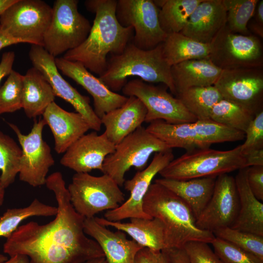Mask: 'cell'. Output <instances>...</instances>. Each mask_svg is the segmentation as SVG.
Returning a JSON list of instances; mask_svg holds the SVG:
<instances>
[{
	"instance_id": "obj_1",
	"label": "cell",
	"mask_w": 263,
	"mask_h": 263,
	"mask_svg": "<svg viewBox=\"0 0 263 263\" xmlns=\"http://www.w3.org/2000/svg\"><path fill=\"white\" fill-rule=\"evenodd\" d=\"M45 185L57 204L55 218L44 225L31 221L19 225L6 239L3 252L25 255L29 263H81L104 257L99 244L85 233V218L72 206L61 173L47 176Z\"/></svg>"
},
{
	"instance_id": "obj_2",
	"label": "cell",
	"mask_w": 263,
	"mask_h": 263,
	"mask_svg": "<svg viewBox=\"0 0 263 263\" xmlns=\"http://www.w3.org/2000/svg\"><path fill=\"white\" fill-rule=\"evenodd\" d=\"M116 0H89L87 10L95 14L90 32L77 48L65 53L63 57L82 64L90 72L101 75L106 70L109 54L121 53L132 41L133 29L124 27L115 16Z\"/></svg>"
},
{
	"instance_id": "obj_3",
	"label": "cell",
	"mask_w": 263,
	"mask_h": 263,
	"mask_svg": "<svg viewBox=\"0 0 263 263\" xmlns=\"http://www.w3.org/2000/svg\"><path fill=\"white\" fill-rule=\"evenodd\" d=\"M143 208L146 214L163 224L167 248H183L191 241L211 244L215 238L212 232L197 226L196 220L184 201L159 183L150 185Z\"/></svg>"
},
{
	"instance_id": "obj_4",
	"label": "cell",
	"mask_w": 263,
	"mask_h": 263,
	"mask_svg": "<svg viewBox=\"0 0 263 263\" xmlns=\"http://www.w3.org/2000/svg\"><path fill=\"white\" fill-rule=\"evenodd\" d=\"M169 65L163 54L162 43L155 48L144 50L129 43L118 55H111L104 72L99 78L113 92L122 90L130 76H138L150 83H161L175 95Z\"/></svg>"
},
{
	"instance_id": "obj_5",
	"label": "cell",
	"mask_w": 263,
	"mask_h": 263,
	"mask_svg": "<svg viewBox=\"0 0 263 263\" xmlns=\"http://www.w3.org/2000/svg\"><path fill=\"white\" fill-rule=\"evenodd\" d=\"M247 168L241 145L227 150L210 148L187 151L173 159L159 173L162 178L186 180L196 178L217 177Z\"/></svg>"
},
{
	"instance_id": "obj_6",
	"label": "cell",
	"mask_w": 263,
	"mask_h": 263,
	"mask_svg": "<svg viewBox=\"0 0 263 263\" xmlns=\"http://www.w3.org/2000/svg\"><path fill=\"white\" fill-rule=\"evenodd\" d=\"M67 189L74 209L85 218L116 209L125 202L119 186L107 174L95 176L89 173H75Z\"/></svg>"
},
{
	"instance_id": "obj_7",
	"label": "cell",
	"mask_w": 263,
	"mask_h": 263,
	"mask_svg": "<svg viewBox=\"0 0 263 263\" xmlns=\"http://www.w3.org/2000/svg\"><path fill=\"white\" fill-rule=\"evenodd\" d=\"M77 0L54 2L50 24L43 40V47L53 56L74 49L86 39L92 25L78 10Z\"/></svg>"
},
{
	"instance_id": "obj_8",
	"label": "cell",
	"mask_w": 263,
	"mask_h": 263,
	"mask_svg": "<svg viewBox=\"0 0 263 263\" xmlns=\"http://www.w3.org/2000/svg\"><path fill=\"white\" fill-rule=\"evenodd\" d=\"M170 150L172 149L141 126L115 145L114 152L104 160L102 172L122 187L125 174L131 167L141 170L152 153Z\"/></svg>"
},
{
	"instance_id": "obj_9",
	"label": "cell",
	"mask_w": 263,
	"mask_h": 263,
	"mask_svg": "<svg viewBox=\"0 0 263 263\" xmlns=\"http://www.w3.org/2000/svg\"><path fill=\"white\" fill-rule=\"evenodd\" d=\"M53 8L41 0H16L0 15L2 29L11 37L43 47Z\"/></svg>"
},
{
	"instance_id": "obj_10",
	"label": "cell",
	"mask_w": 263,
	"mask_h": 263,
	"mask_svg": "<svg viewBox=\"0 0 263 263\" xmlns=\"http://www.w3.org/2000/svg\"><path fill=\"white\" fill-rule=\"evenodd\" d=\"M209 47V59L222 70L263 67V45L257 36L234 33L225 25Z\"/></svg>"
},
{
	"instance_id": "obj_11",
	"label": "cell",
	"mask_w": 263,
	"mask_h": 263,
	"mask_svg": "<svg viewBox=\"0 0 263 263\" xmlns=\"http://www.w3.org/2000/svg\"><path fill=\"white\" fill-rule=\"evenodd\" d=\"M159 11L154 0H117L115 16L122 26L133 28L132 43L149 50L162 43L167 35L160 26Z\"/></svg>"
},
{
	"instance_id": "obj_12",
	"label": "cell",
	"mask_w": 263,
	"mask_h": 263,
	"mask_svg": "<svg viewBox=\"0 0 263 263\" xmlns=\"http://www.w3.org/2000/svg\"><path fill=\"white\" fill-rule=\"evenodd\" d=\"M167 88L148 83L140 79L128 81L122 89L125 96H135L145 106V122L162 120L170 124L192 123L197 118L181 101L169 93Z\"/></svg>"
},
{
	"instance_id": "obj_13",
	"label": "cell",
	"mask_w": 263,
	"mask_h": 263,
	"mask_svg": "<svg viewBox=\"0 0 263 263\" xmlns=\"http://www.w3.org/2000/svg\"><path fill=\"white\" fill-rule=\"evenodd\" d=\"M8 124L16 133L22 150L19 180L33 187L45 185L48 172L55 160L49 145L42 137L45 121L43 119L35 120L27 134H23L14 124Z\"/></svg>"
},
{
	"instance_id": "obj_14",
	"label": "cell",
	"mask_w": 263,
	"mask_h": 263,
	"mask_svg": "<svg viewBox=\"0 0 263 263\" xmlns=\"http://www.w3.org/2000/svg\"><path fill=\"white\" fill-rule=\"evenodd\" d=\"M29 56L33 67L50 84L55 95L69 103L84 117L90 129L99 131L102 126L101 119L91 106L89 97L80 94L63 78L56 65L55 58L42 46L35 44H32Z\"/></svg>"
},
{
	"instance_id": "obj_15",
	"label": "cell",
	"mask_w": 263,
	"mask_h": 263,
	"mask_svg": "<svg viewBox=\"0 0 263 263\" xmlns=\"http://www.w3.org/2000/svg\"><path fill=\"white\" fill-rule=\"evenodd\" d=\"M214 86L223 98L241 105L254 115L263 110V67L222 70Z\"/></svg>"
},
{
	"instance_id": "obj_16",
	"label": "cell",
	"mask_w": 263,
	"mask_h": 263,
	"mask_svg": "<svg viewBox=\"0 0 263 263\" xmlns=\"http://www.w3.org/2000/svg\"><path fill=\"white\" fill-rule=\"evenodd\" d=\"M172 150L155 153L151 163L146 168L125 181L123 185L130 192L129 198L117 208L107 210L104 214L105 219L117 222L132 218H152L143 210V199L153 178L174 159Z\"/></svg>"
},
{
	"instance_id": "obj_17",
	"label": "cell",
	"mask_w": 263,
	"mask_h": 263,
	"mask_svg": "<svg viewBox=\"0 0 263 263\" xmlns=\"http://www.w3.org/2000/svg\"><path fill=\"white\" fill-rule=\"evenodd\" d=\"M240 208L235 178L228 173L217 177L212 195L196 221L200 229L210 231L231 227Z\"/></svg>"
},
{
	"instance_id": "obj_18",
	"label": "cell",
	"mask_w": 263,
	"mask_h": 263,
	"mask_svg": "<svg viewBox=\"0 0 263 263\" xmlns=\"http://www.w3.org/2000/svg\"><path fill=\"white\" fill-rule=\"evenodd\" d=\"M115 145L104 132L85 134L75 142L64 152L60 163L76 173H89L93 169L102 172L106 157L113 153Z\"/></svg>"
},
{
	"instance_id": "obj_19",
	"label": "cell",
	"mask_w": 263,
	"mask_h": 263,
	"mask_svg": "<svg viewBox=\"0 0 263 263\" xmlns=\"http://www.w3.org/2000/svg\"><path fill=\"white\" fill-rule=\"evenodd\" d=\"M55 63L63 75L72 79L92 95L94 112L100 119L106 113L122 106L127 100V96L111 91L80 63L69 61L63 57H56Z\"/></svg>"
},
{
	"instance_id": "obj_20",
	"label": "cell",
	"mask_w": 263,
	"mask_h": 263,
	"mask_svg": "<svg viewBox=\"0 0 263 263\" xmlns=\"http://www.w3.org/2000/svg\"><path fill=\"white\" fill-rule=\"evenodd\" d=\"M146 128L171 149L178 148L189 151L211 146L207 120L181 124H170L157 120L150 122Z\"/></svg>"
},
{
	"instance_id": "obj_21",
	"label": "cell",
	"mask_w": 263,
	"mask_h": 263,
	"mask_svg": "<svg viewBox=\"0 0 263 263\" xmlns=\"http://www.w3.org/2000/svg\"><path fill=\"white\" fill-rule=\"evenodd\" d=\"M226 24V11L222 0H203L180 33L198 42L210 44Z\"/></svg>"
},
{
	"instance_id": "obj_22",
	"label": "cell",
	"mask_w": 263,
	"mask_h": 263,
	"mask_svg": "<svg viewBox=\"0 0 263 263\" xmlns=\"http://www.w3.org/2000/svg\"><path fill=\"white\" fill-rule=\"evenodd\" d=\"M94 217L85 218L84 231L99 244L108 263H134L136 255L143 247L128 239L124 232H113L98 224Z\"/></svg>"
},
{
	"instance_id": "obj_23",
	"label": "cell",
	"mask_w": 263,
	"mask_h": 263,
	"mask_svg": "<svg viewBox=\"0 0 263 263\" xmlns=\"http://www.w3.org/2000/svg\"><path fill=\"white\" fill-rule=\"evenodd\" d=\"M49 126L55 140V150L64 153L78 139L90 129L84 117L77 112L67 111L54 102L42 114Z\"/></svg>"
},
{
	"instance_id": "obj_24",
	"label": "cell",
	"mask_w": 263,
	"mask_h": 263,
	"mask_svg": "<svg viewBox=\"0 0 263 263\" xmlns=\"http://www.w3.org/2000/svg\"><path fill=\"white\" fill-rule=\"evenodd\" d=\"M147 109L138 98L130 96L120 107L106 113L100 119L108 139L116 145L125 137L142 126Z\"/></svg>"
},
{
	"instance_id": "obj_25",
	"label": "cell",
	"mask_w": 263,
	"mask_h": 263,
	"mask_svg": "<svg viewBox=\"0 0 263 263\" xmlns=\"http://www.w3.org/2000/svg\"><path fill=\"white\" fill-rule=\"evenodd\" d=\"M247 169V167L238 170L235 177L240 208L231 228L263 236V204L249 188Z\"/></svg>"
},
{
	"instance_id": "obj_26",
	"label": "cell",
	"mask_w": 263,
	"mask_h": 263,
	"mask_svg": "<svg viewBox=\"0 0 263 263\" xmlns=\"http://www.w3.org/2000/svg\"><path fill=\"white\" fill-rule=\"evenodd\" d=\"M222 71L209 58L189 60L172 65L171 74L175 96L191 88L214 85Z\"/></svg>"
},
{
	"instance_id": "obj_27",
	"label": "cell",
	"mask_w": 263,
	"mask_h": 263,
	"mask_svg": "<svg viewBox=\"0 0 263 263\" xmlns=\"http://www.w3.org/2000/svg\"><path fill=\"white\" fill-rule=\"evenodd\" d=\"M99 224L113 227L129 235L142 247L161 251L167 248L165 228L157 218H130V222L110 221L104 218L94 217Z\"/></svg>"
},
{
	"instance_id": "obj_28",
	"label": "cell",
	"mask_w": 263,
	"mask_h": 263,
	"mask_svg": "<svg viewBox=\"0 0 263 263\" xmlns=\"http://www.w3.org/2000/svg\"><path fill=\"white\" fill-rule=\"evenodd\" d=\"M217 177L177 180L157 179L159 183L180 197L188 206L196 220L207 205L212 195Z\"/></svg>"
},
{
	"instance_id": "obj_29",
	"label": "cell",
	"mask_w": 263,
	"mask_h": 263,
	"mask_svg": "<svg viewBox=\"0 0 263 263\" xmlns=\"http://www.w3.org/2000/svg\"><path fill=\"white\" fill-rule=\"evenodd\" d=\"M55 96L43 75L34 67L29 69L23 77L22 108L26 115L29 118L42 115Z\"/></svg>"
},
{
	"instance_id": "obj_30",
	"label": "cell",
	"mask_w": 263,
	"mask_h": 263,
	"mask_svg": "<svg viewBox=\"0 0 263 263\" xmlns=\"http://www.w3.org/2000/svg\"><path fill=\"white\" fill-rule=\"evenodd\" d=\"M162 52L171 66L192 59L209 58V44L198 42L180 33L167 34Z\"/></svg>"
},
{
	"instance_id": "obj_31",
	"label": "cell",
	"mask_w": 263,
	"mask_h": 263,
	"mask_svg": "<svg viewBox=\"0 0 263 263\" xmlns=\"http://www.w3.org/2000/svg\"><path fill=\"white\" fill-rule=\"evenodd\" d=\"M203 0H154L159 8V20L167 34L180 33L189 17Z\"/></svg>"
},
{
	"instance_id": "obj_32",
	"label": "cell",
	"mask_w": 263,
	"mask_h": 263,
	"mask_svg": "<svg viewBox=\"0 0 263 263\" xmlns=\"http://www.w3.org/2000/svg\"><path fill=\"white\" fill-rule=\"evenodd\" d=\"M176 97L197 120L210 119L213 106L223 98L214 85L191 88L178 94Z\"/></svg>"
},
{
	"instance_id": "obj_33",
	"label": "cell",
	"mask_w": 263,
	"mask_h": 263,
	"mask_svg": "<svg viewBox=\"0 0 263 263\" xmlns=\"http://www.w3.org/2000/svg\"><path fill=\"white\" fill-rule=\"evenodd\" d=\"M57 213V207L46 205L37 198L27 207L8 209L0 216V237L8 238L23 221L31 217L56 216Z\"/></svg>"
},
{
	"instance_id": "obj_34",
	"label": "cell",
	"mask_w": 263,
	"mask_h": 263,
	"mask_svg": "<svg viewBox=\"0 0 263 263\" xmlns=\"http://www.w3.org/2000/svg\"><path fill=\"white\" fill-rule=\"evenodd\" d=\"M255 115L241 105L223 98L213 107L212 120L244 133Z\"/></svg>"
},
{
	"instance_id": "obj_35",
	"label": "cell",
	"mask_w": 263,
	"mask_h": 263,
	"mask_svg": "<svg viewBox=\"0 0 263 263\" xmlns=\"http://www.w3.org/2000/svg\"><path fill=\"white\" fill-rule=\"evenodd\" d=\"M22 155L21 148L10 136L0 131V182L5 189L19 173Z\"/></svg>"
},
{
	"instance_id": "obj_36",
	"label": "cell",
	"mask_w": 263,
	"mask_h": 263,
	"mask_svg": "<svg viewBox=\"0 0 263 263\" xmlns=\"http://www.w3.org/2000/svg\"><path fill=\"white\" fill-rule=\"evenodd\" d=\"M258 0H222L226 11V26L232 32L250 35L248 23L253 16Z\"/></svg>"
},
{
	"instance_id": "obj_37",
	"label": "cell",
	"mask_w": 263,
	"mask_h": 263,
	"mask_svg": "<svg viewBox=\"0 0 263 263\" xmlns=\"http://www.w3.org/2000/svg\"><path fill=\"white\" fill-rule=\"evenodd\" d=\"M23 77L12 70L0 87V115L22 108Z\"/></svg>"
},
{
	"instance_id": "obj_38",
	"label": "cell",
	"mask_w": 263,
	"mask_h": 263,
	"mask_svg": "<svg viewBox=\"0 0 263 263\" xmlns=\"http://www.w3.org/2000/svg\"><path fill=\"white\" fill-rule=\"evenodd\" d=\"M213 233L216 237L229 242L263 260V236L230 227L219 228Z\"/></svg>"
},
{
	"instance_id": "obj_39",
	"label": "cell",
	"mask_w": 263,
	"mask_h": 263,
	"mask_svg": "<svg viewBox=\"0 0 263 263\" xmlns=\"http://www.w3.org/2000/svg\"><path fill=\"white\" fill-rule=\"evenodd\" d=\"M223 263H263V260L229 242L216 237L211 243Z\"/></svg>"
},
{
	"instance_id": "obj_40",
	"label": "cell",
	"mask_w": 263,
	"mask_h": 263,
	"mask_svg": "<svg viewBox=\"0 0 263 263\" xmlns=\"http://www.w3.org/2000/svg\"><path fill=\"white\" fill-rule=\"evenodd\" d=\"M244 135L245 141L241 145L244 156L252 150L263 149V110L255 115Z\"/></svg>"
},
{
	"instance_id": "obj_41",
	"label": "cell",
	"mask_w": 263,
	"mask_h": 263,
	"mask_svg": "<svg viewBox=\"0 0 263 263\" xmlns=\"http://www.w3.org/2000/svg\"><path fill=\"white\" fill-rule=\"evenodd\" d=\"M208 244L198 241L187 243L184 249L190 263H223Z\"/></svg>"
},
{
	"instance_id": "obj_42",
	"label": "cell",
	"mask_w": 263,
	"mask_h": 263,
	"mask_svg": "<svg viewBox=\"0 0 263 263\" xmlns=\"http://www.w3.org/2000/svg\"><path fill=\"white\" fill-rule=\"evenodd\" d=\"M247 179L249 188L255 197L263 200V166L247 167Z\"/></svg>"
},
{
	"instance_id": "obj_43",
	"label": "cell",
	"mask_w": 263,
	"mask_h": 263,
	"mask_svg": "<svg viewBox=\"0 0 263 263\" xmlns=\"http://www.w3.org/2000/svg\"><path fill=\"white\" fill-rule=\"evenodd\" d=\"M134 263H169V261L163 250L156 251L143 247L136 255Z\"/></svg>"
},
{
	"instance_id": "obj_44",
	"label": "cell",
	"mask_w": 263,
	"mask_h": 263,
	"mask_svg": "<svg viewBox=\"0 0 263 263\" xmlns=\"http://www.w3.org/2000/svg\"><path fill=\"white\" fill-rule=\"evenodd\" d=\"M15 55L13 51L4 52L0 62V83L5 76L8 75L11 71L15 60Z\"/></svg>"
},
{
	"instance_id": "obj_45",
	"label": "cell",
	"mask_w": 263,
	"mask_h": 263,
	"mask_svg": "<svg viewBox=\"0 0 263 263\" xmlns=\"http://www.w3.org/2000/svg\"><path fill=\"white\" fill-rule=\"evenodd\" d=\"M163 250L167 255L169 263H190L183 248H169Z\"/></svg>"
},
{
	"instance_id": "obj_46",
	"label": "cell",
	"mask_w": 263,
	"mask_h": 263,
	"mask_svg": "<svg viewBox=\"0 0 263 263\" xmlns=\"http://www.w3.org/2000/svg\"><path fill=\"white\" fill-rule=\"evenodd\" d=\"M255 22L251 30L261 38L263 37V0H259L254 14Z\"/></svg>"
},
{
	"instance_id": "obj_47",
	"label": "cell",
	"mask_w": 263,
	"mask_h": 263,
	"mask_svg": "<svg viewBox=\"0 0 263 263\" xmlns=\"http://www.w3.org/2000/svg\"><path fill=\"white\" fill-rule=\"evenodd\" d=\"M246 167L263 166V149L252 150L244 155Z\"/></svg>"
},
{
	"instance_id": "obj_48",
	"label": "cell",
	"mask_w": 263,
	"mask_h": 263,
	"mask_svg": "<svg viewBox=\"0 0 263 263\" xmlns=\"http://www.w3.org/2000/svg\"><path fill=\"white\" fill-rule=\"evenodd\" d=\"M19 43L23 42L11 37L2 29L0 25V50L8 46Z\"/></svg>"
},
{
	"instance_id": "obj_49",
	"label": "cell",
	"mask_w": 263,
	"mask_h": 263,
	"mask_svg": "<svg viewBox=\"0 0 263 263\" xmlns=\"http://www.w3.org/2000/svg\"><path fill=\"white\" fill-rule=\"evenodd\" d=\"M0 263H29L28 258L23 255L17 254L10 257L9 259Z\"/></svg>"
},
{
	"instance_id": "obj_50",
	"label": "cell",
	"mask_w": 263,
	"mask_h": 263,
	"mask_svg": "<svg viewBox=\"0 0 263 263\" xmlns=\"http://www.w3.org/2000/svg\"><path fill=\"white\" fill-rule=\"evenodd\" d=\"M16 1V0H0V15L7 8Z\"/></svg>"
},
{
	"instance_id": "obj_51",
	"label": "cell",
	"mask_w": 263,
	"mask_h": 263,
	"mask_svg": "<svg viewBox=\"0 0 263 263\" xmlns=\"http://www.w3.org/2000/svg\"><path fill=\"white\" fill-rule=\"evenodd\" d=\"M81 263H108V262L104 256L91 259Z\"/></svg>"
},
{
	"instance_id": "obj_52",
	"label": "cell",
	"mask_w": 263,
	"mask_h": 263,
	"mask_svg": "<svg viewBox=\"0 0 263 263\" xmlns=\"http://www.w3.org/2000/svg\"><path fill=\"white\" fill-rule=\"evenodd\" d=\"M5 188L1 186L0 182V207L2 205L4 199Z\"/></svg>"
},
{
	"instance_id": "obj_53",
	"label": "cell",
	"mask_w": 263,
	"mask_h": 263,
	"mask_svg": "<svg viewBox=\"0 0 263 263\" xmlns=\"http://www.w3.org/2000/svg\"><path fill=\"white\" fill-rule=\"evenodd\" d=\"M8 260V258L3 254L0 253V262H2Z\"/></svg>"
}]
</instances>
